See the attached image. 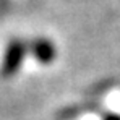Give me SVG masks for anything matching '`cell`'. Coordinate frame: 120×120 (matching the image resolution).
I'll use <instances>...</instances> for the list:
<instances>
[{"mask_svg":"<svg viewBox=\"0 0 120 120\" xmlns=\"http://www.w3.org/2000/svg\"><path fill=\"white\" fill-rule=\"evenodd\" d=\"M24 55H26L24 44L18 39H13L7 45L3 59H2V75L3 76H13L21 68Z\"/></svg>","mask_w":120,"mask_h":120,"instance_id":"cell-1","label":"cell"}]
</instances>
